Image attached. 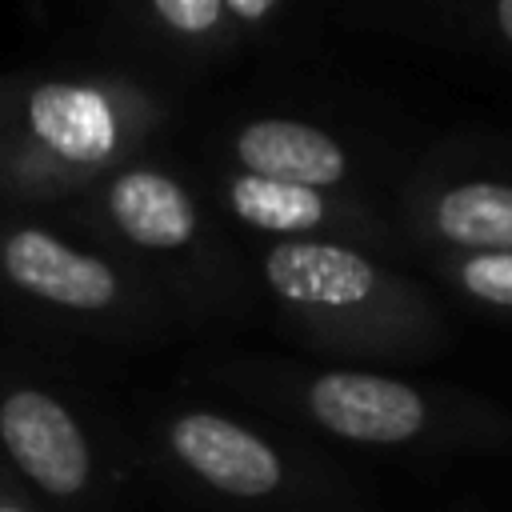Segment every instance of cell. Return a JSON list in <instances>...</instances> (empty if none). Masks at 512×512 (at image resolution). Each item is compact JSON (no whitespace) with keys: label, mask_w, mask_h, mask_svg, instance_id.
Listing matches in <instances>:
<instances>
[{"label":"cell","mask_w":512,"mask_h":512,"mask_svg":"<svg viewBox=\"0 0 512 512\" xmlns=\"http://www.w3.org/2000/svg\"><path fill=\"white\" fill-rule=\"evenodd\" d=\"M228 380L292 424L376 452H512V412L484 396L408 380L400 372L332 364L232 368Z\"/></svg>","instance_id":"cell-1"},{"label":"cell","mask_w":512,"mask_h":512,"mask_svg":"<svg viewBox=\"0 0 512 512\" xmlns=\"http://www.w3.org/2000/svg\"><path fill=\"white\" fill-rule=\"evenodd\" d=\"M124 76H0V200L52 204L128 164L164 124Z\"/></svg>","instance_id":"cell-2"},{"label":"cell","mask_w":512,"mask_h":512,"mask_svg":"<svg viewBox=\"0 0 512 512\" xmlns=\"http://www.w3.org/2000/svg\"><path fill=\"white\" fill-rule=\"evenodd\" d=\"M260 280L280 316L316 352L344 360H424L448 344L432 292L364 248L280 240L260 252Z\"/></svg>","instance_id":"cell-3"},{"label":"cell","mask_w":512,"mask_h":512,"mask_svg":"<svg viewBox=\"0 0 512 512\" xmlns=\"http://www.w3.org/2000/svg\"><path fill=\"white\" fill-rule=\"evenodd\" d=\"M148 444L184 488L248 512H320L344 492L340 472L308 444L208 404L156 412Z\"/></svg>","instance_id":"cell-4"},{"label":"cell","mask_w":512,"mask_h":512,"mask_svg":"<svg viewBox=\"0 0 512 512\" xmlns=\"http://www.w3.org/2000/svg\"><path fill=\"white\" fill-rule=\"evenodd\" d=\"M0 296L56 328L116 344L168 324L164 296L128 260L20 212H0Z\"/></svg>","instance_id":"cell-5"},{"label":"cell","mask_w":512,"mask_h":512,"mask_svg":"<svg viewBox=\"0 0 512 512\" xmlns=\"http://www.w3.org/2000/svg\"><path fill=\"white\" fill-rule=\"evenodd\" d=\"M0 468L44 512H112L124 492V460L60 384L0 372Z\"/></svg>","instance_id":"cell-6"},{"label":"cell","mask_w":512,"mask_h":512,"mask_svg":"<svg viewBox=\"0 0 512 512\" xmlns=\"http://www.w3.org/2000/svg\"><path fill=\"white\" fill-rule=\"evenodd\" d=\"M84 216L116 248L148 260H188L204 248V216L192 188L144 160H128L84 188Z\"/></svg>","instance_id":"cell-7"},{"label":"cell","mask_w":512,"mask_h":512,"mask_svg":"<svg viewBox=\"0 0 512 512\" xmlns=\"http://www.w3.org/2000/svg\"><path fill=\"white\" fill-rule=\"evenodd\" d=\"M220 204L240 228L264 232L272 236V244L332 240V244H352L368 252L392 240L384 220L344 192L284 184V180H268V176H252L236 168L220 176Z\"/></svg>","instance_id":"cell-8"},{"label":"cell","mask_w":512,"mask_h":512,"mask_svg":"<svg viewBox=\"0 0 512 512\" xmlns=\"http://www.w3.org/2000/svg\"><path fill=\"white\" fill-rule=\"evenodd\" d=\"M408 228L432 256L444 252H512V180L460 176L424 180L404 200Z\"/></svg>","instance_id":"cell-9"},{"label":"cell","mask_w":512,"mask_h":512,"mask_svg":"<svg viewBox=\"0 0 512 512\" xmlns=\"http://www.w3.org/2000/svg\"><path fill=\"white\" fill-rule=\"evenodd\" d=\"M228 160L236 172L324 192H340L352 172L348 148L328 128L292 116H252L236 124L228 132Z\"/></svg>","instance_id":"cell-10"},{"label":"cell","mask_w":512,"mask_h":512,"mask_svg":"<svg viewBox=\"0 0 512 512\" xmlns=\"http://www.w3.org/2000/svg\"><path fill=\"white\" fill-rule=\"evenodd\" d=\"M432 268L456 296L512 316V252H444Z\"/></svg>","instance_id":"cell-11"},{"label":"cell","mask_w":512,"mask_h":512,"mask_svg":"<svg viewBox=\"0 0 512 512\" xmlns=\"http://www.w3.org/2000/svg\"><path fill=\"white\" fill-rule=\"evenodd\" d=\"M144 8L172 40L192 48H216L232 32L224 0H144Z\"/></svg>","instance_id":"cell-12"},{"label":"cell","mask_w":512,"mask_h":512,"mask_svg":"<svg viewBox=\"0 0 512 512\" xmlns=\"http://www.w3.org/2000/svg\"><path fill=\"white\" fill-rule=\"evenodd\" d=\"M224 12L232 20V28L236 24L256 28V24H264V20H272L280 12V0H224Z\"/></svg>","instance_id":"cell-13"},{"label":"cell","mask_w":512,"mask_h":512,"mask_svg":"<svg viewBox=\"0 0 512 512\" xmlns=\"http://www.w3.org/2000/svg\"><path fill=\"white\" fill-rule=\"evenodd\" d=\"M0 512H44L32 496H24L16 484H12V476L0 468Z\"/></svg>","instance_id":"cell-14"},{"label":"cell","mask_w":512,"mask_h":512,"mask_svg":"<svg viewBox=\"0 0 512 512\" xmlns=\"http://www.w3.org/2000/svg\"><path fill=\"white\" fill-rule=\"evenodd\" d=\"M484 8H488V20H492L496 36L504 44H512V0H484Z\"/></svg>","instance_id":"cell-15"}]
</instances>
